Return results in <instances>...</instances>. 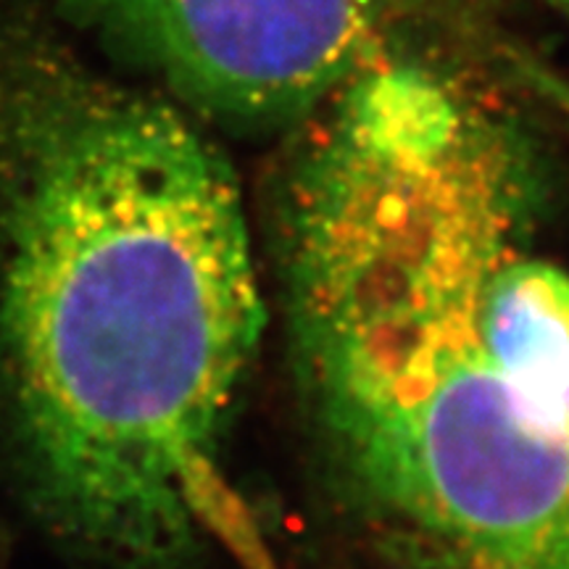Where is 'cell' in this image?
Masks as SVG:
<instances>
[{
  "label": "cell",
  "mask_w": 569,
  "mask_h": 569,
  "mask_svg": "<svg viewBox=\"0 0 569 569\" xmlns=\"http://www.w3.org/2000/svg\"><path fill=\"white\" fill-rule=\"evenodd\" d=\"M0 106V443L80 569H190L267 311L240 184L172 106L34 63Z\"/></svg>",
  "instance_id": "2"
},
{
  "label": "cell",
  "mask_w": 569,
  "mask_h": 569,
  "mask_svg": "<svg viewBox=\"0 0 569 569\" xmlns=\"http://www.w3.org/2000/svg\"><path fill=\"white\" fill-rule=\"evenodd\" d=\"M6 559H9V543H6V536L0 532V569H6Z\"/></svg>",
  "instance_id": "5"
},
{
  "label": "cell",
  "mask_w": 569,
  "mask_h": 569,
  "mask_svg": "<svg viewBox=\"0 0 569 569\" xmlns=\"http://www.w3.org/2000/svg\"><path fill=\"white\" fill-rule=\"evenodd\" d=\"M507 61L515 69L519 82L528 84L540 101L551 103L553 109L569 119V77L565 71L553 69L525 51H507Z\"/></svg>",
  "instance_id": "4"
},
{
  "label": "cell",
  "mask_w": 569,
  "mask_h": 569,
  "mask_svg": "<svg viewBox=\"0 0 569 569\" xmlns=\"http://www.w3.org/2000/svg\"><path fill=\"white\" fill-rule=\"evenodd\" d=\"M282 190L301 393L372 528L438 569H569V274L543 167L432 71L369 63Z\"/></svg>",
  "instance_id": "1"
},
{
  "label": "cell",
  "mask_w": 569,
  "mask_h": 569,
  "mask_svg": "<svg viewBox=\"0 0 569 569\" xmlns=\"http://www.w3.org/2000/svg\"><path fill=\"white\" fill-rule=\"evenodd\" d=\"M551 3H553V6H557V9H559V11H565V13H567V17H569V0H551Z\"/></svg>",
  "instance_id": "6"
},
{
  "label": "cell",
  "mask_w": 569,
  "mask_h": 569,
  "mask_svg": "<svg viewBox=\"0 0 569 569\" xmlns=\"http://www.w3.org/2000/svg\"><path fill=\"white\" fill-rule=\"evenodd\" d=\"M190 109L282 127L377 61L393 0H71Z\"/></svg>",
  "instance_id": "3"
}]
</instances>
